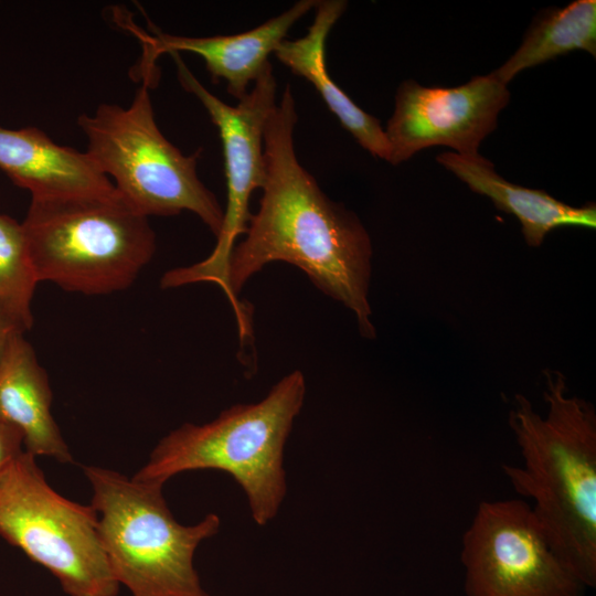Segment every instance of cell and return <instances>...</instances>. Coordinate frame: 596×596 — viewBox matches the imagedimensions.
<instances>
[{"label":"cell","mask_w":596,"mask_h":596,"mask_svg":"<svg viewBox=\"0 0 596 596\" xmlns=\"http://www.w3.org/2000/svg\"><path fill=\"white\" fill-rule=\"evenodd\" d=\"M437 161L455 174L469 189L489 198L494 206L512 214L521 224L526 244L539 247L546 234L558 227H596V206L568 205L544 190L530 189L502 178L493 163L477 155H459L446 151L437 156Z\"/></svg>","instance_id":"obj_13"},{"label":"cell","mask_w":596,"mask_h":596,"mask_svg":"<svg viewBox=\"0 0 596 596\" xmlns=\"http://www.w3.org/2000/svg\"><path fill=\"white\" fill-rule=\"evenodd\" d=\"M297 120L287 85L264 127L266 177L259 207L251 216L245 238L232 251L222 289L249 326L238 292L267 264L285 262L300 268L319 290L351 310L360 334L374 339L369 302L370 235L360 219L330 200L299 163L294 147Z\"/></svg>","instance_id":"obj_1"},{"label":"cell","mask_w":596,"mask_h":596,"mask_svg":"<svg viewBox=\"0 0 596 596\" xmlns=\"http://www.w3.org/2000/svg\"><path fill=\"white\" fill-rule=\"evenodd\" d=\"M38 283L22 224L0 214V302L26 331L33 324L32 299Z\"/></svg>","instance_id":"obj_17"},{"label":"cell","mask_w":596,"mask_h":596,"mask_svg":"<svg viewBox=\"0 0 596 596\" xmlns=\"http://www.w3.org/2000/svg\"><path fill=\"white\" fill-rule=\"evenodd\" d=\"M545 416L517 394L509 425L522 466L503 465L513 489L531 508L571 572L585 587L596 585V413L568 395L560 371H544Z\"/></svg>","instance_id":"obj_2"},{"label":"cell","mask_w":596,"mask_h":596,"mask_svg":"<svg viewBox=\"0 0 596 596\" xmlns=\"http://www.w3.org/2000/svg\"><path fill=\"white\" fill-rule=\"evenodd\" d=\"M51 405L49 377L32 345L18 334L0 361V419L21 433L26 453L72 462Z\"/></svg>","instance_id":"obj_14"},{"label":"cell","mask_w":596,"mask_h":596,"mask_svg":"<svg viewBox=\"0 0 596 596\" xmlns=\"http://www.w3.org/2000/svg\"><path fill=\"white\" fill-rule=\"evenodd\" d=\"M25 331L21 322L0 302V361L11 340Z\"/></svg>","instance_id":"obj_19"},{"label":"cell","mask_w":596,"mask_h":596,"mask_svg":"<svg viewBox=\"0 0 596 596\" xmlns=\"http://www.w3.org/2000/svg\"><path fill=\"white\" fill-rule=\"evenodd\" d=\"M128 107L99 104L77 118L86 153L124 199L149 217L194 213L217 236L224 210L198 177L201 150L184 155L160 131L150 99L152 79L142 77Z\"/></svg>","instance_id":"obj_6"},{"label":"cell","mask_w":596,"mask_h":596,"mask_svg":"<svg viewBox=\"0 0 596 596\" xmlns=\"http://www.w3.org/2000/svg\"><path fill=\"white\" fill-rule=\"evenodd\" d=\"M181 86L194 95L217 127L223 146L227 204L222 228L212 253L191 266L174 268L161 278L164 289L195 283H214L221 288L236 240L245 234L249 199L265 183L264 127L276 105L277 83L268 63L247 95L231 106L210 93L189 70L178 52L169 53Z\"/></svg>","instance_id":"obj_8"},{"label":"cell","mask_w":596,"mask_h":596,"mask_svg":"<svg viewBox=\"0 0 596 596\" xmlns=\"http://www.w3.org/2000/svg\"><path fill=\"white\" fill-rule=\"evenodd\" d=\"M21 224L39 283L67 291L107 295L127 289L156 252L149 217L116 189L31 199Z\"/></svg>","instance_id":"obj_4"},{"label":"cell","mask_w":596,"mask_h":596,"mask_svg":"<svg viewBox=\"0 0 596 596\" xmlns=\"http://www.w3.org/2000/svg\"><path fill=\"white\" fill-rule=\"evenodd\" d=\"M84 472L103 549L119 584L132 596H209L193 557L199 544L219 532L217 514L182 525L167 505L163 485L96 466Z\"/></svg>","instance_id":"obj_5"},{"label":"cell","mask_w":596,"mask_h":596,"mask_svg":"<svg viewBox=\"0 0 596 596\" xmlns=\"http://www.w3.org/2000/svg\"><path fill=\"white\" fill-rule=\"evenodd\" d=\"M23 437L13 426L0 419V477L24 451Z\"/></svg>","instance_id":"obj_18"},{"label":"cell","mask_w":596,"mask_h":596,"mask_svg":"<svg viewBox=\"0 0 596 596\" xmlns=\"http://www.w3.org/2000/svg\"><path fill=\"white\" fill-rule=\"evenodd\" d=\"M0 169L31 199L104 194L116 188L87 153L55 143L36 127L0 126Z\"/></svg>","instance_id":"obj_12"},{"label":"cell","mask_w":596,"mask_h":596,"mask_svg":"<svg viewBox=\"0 0 596 596\" xmlns=\"http://www.w3.org/2000/svg\"><path fill=\"white\" fill-rule=\"evenodd\" d=\"M347 6L343 0L318 1L316 15L307 34L296 40L285 39L275 55L294 74L313 85L330 111L362 148L387 161L390 147L380 120L355 105L327 71V38Z\"/></svg>","instance_id":"obj_15"},{"label":"cell","mask_w":596,"mask_h":596,"mask_svg":"<svg viewBox=\"0 0 596 596\" xmlns=\"http://www.w3.org/2000/svg\"><path fill=\"white\" fill-rule=\"evenodd\" d=\"M318 0H301L288 10L260 25L237 34L214 36H183L161 32L152 24L146 32L131 21L121 20L124 29L134 33L142 43V75H156L155 61L163 53L191 52L201 56L214 82L224 79L228 93L241 100L248 93L265 66L285 40L289 29L307 12L316 8Z\"/></svg>","instance_id":"obj_11"},{"label":"cell","mask_w":596,"mask_h":596,"mask_svg":"<svg viewBox=\"0 0 596 596\" xmlns=\"http://www.w3.org/2000/svg\"><path fill=\"white\" fill-rule=\"evenodd\" d=\"M573 51L596 56L595 0H576L538 15L518 50L492 74L508 85L520 72Z\"/></svg>","instance_id":"obj_16"},{"label":"cell","mask_w":596,"mask_h":596,"mask_svg":"<svg viewBox=\"0 0 596 596\" xmlns=\"http://www.w3.org/2000/svg\"><path fill=\"white\" fill-rule=\"evenodd\" d=\"M0 535L50 571L70 596L118 593L96 511L57 493L25 450L0 477Z\"/></svg>","instance_id":"obj_7"},{"label":"cell","mask_w":596,"mask_h":596,"mask_svg":"<svg viewBox=\"0 0 596 596\" xmlns=\"http://www.w3.org/2000/svg\"><path fill=\"white\" fill-rule=\"evenodd\" d=\"M510 92L493 76H473L456 87H426L403 82L395 95V108L384 129L390 152L397 166L419 150L445 146L459 155H477L481 141L498 125Z\"/></svg>","instance_id":"obj_10"},{"label":"cell","mask_w":596,"mask_h":596,"mask_svg":"<svg viewBox=\"0 0 596 596\" xmlns=\"http://www.w3.org/2000/svg\"><path fill=\"white\" fill-rule=\"evenodd\" d=\"M305 396V376L295 370L259 402L235 404L209 423H185L170 432L134 478L164 485L183 471H225L246 494L255 523L264 526L287 492L284 447Z\"/></svg>","instance_id":"obj_3"},{"label":"cell","mask_w":596,"mask_h":596,"mask_svg":"<svg viewBox=\"0 0 596 596\" xmlns=\"http://www.w3.org/2000/svg\"><path fill=\"white\" fill-rule=\"evenodd\" d=\"M467 596H582L531 504L482 501L462 536Z\"/></svg>","instance_id":"obj_9"}]
</instances>
